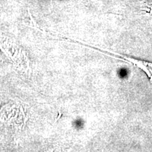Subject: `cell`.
<instances>
[{
    "mask_svg": "<svg viewBox=\"0 0 152 152\" xmlns=\"http://www.w3.org/2000/svg\"><path fill=\"white\" fill-rule=\"evenodd\" d=\"M124 58L128 59L129 61L132 63L133 64L137 66L139 68H140L142 71L145 72V73L147 74L150 80L152 81V63L144 61L136 60L134 59V58H126V57H124Z\"/></svg>",
    "mask_w": 152,
    "mask_h": 152,
    "instance_id": "1",
    "label": "cell"
}]
</instances>
